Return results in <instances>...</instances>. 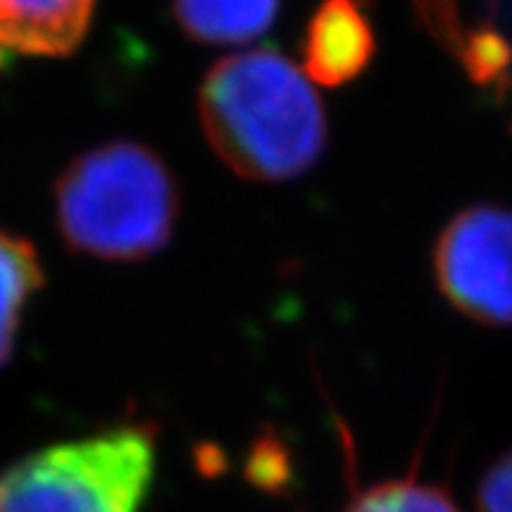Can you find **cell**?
Listing matches in <instances>:
<instances>
[{
  "label": "cell",
  "mask_w": 512,
  "mask_h": 512,
  "mask_svg": "<svg viewBox=\"0 0 512 512\" xmlns=\"http://www.w3.org/2000/svg\"><path fill=\"white\" fill-rule=\"evenodd\" d=\"M198 115L214 154L250 182L297 180L328 143L315 84L276 47L216 60L201 84Z\"/></svg>",
  "instance_id": "obj_1"
},
{
  "label": "cell",
  "mask_w": 512,
  "mask_h": 512,
  "mask_svg": "<svg viewBox=\"0 0 512 512\" xmlns=\"http://www.w3.org/2000/svg\"><path fill=\"white\" fill-rule=\"evenodd\" d=\"M55 216L73 253L136 263L172 240L180 188L154 149L120 138L78 154L63 169L55 182Z\"/></svg>",
  "instance_id": "obj_2"
},
{
  "label": "cell",
  "mask_w": 512,
  "mask_h": 512,
  "mask_svg": "<svg viewBox=\"0 0 512 512\" xmlns=\"http://www.w3.org/2000/svg\"><path fill=\"white\" fill-rule=\"evenodd\" d=\"M154 476V424H115L3 468L0 512H141Z\"/></svg>",
  "instance_id": "obj_3"
},
{
  "label": "cell",
  "mask_w": 512,
  "mask_h": 512,
  "mask_svg": "<svg viewBox=\"0 0 512 512\" xmlns=\"http://www.w3.org/2000/svg\"><path fill=\"white\" fill-rule=\"evenodd\" d=\"M435 279L450 305L481 325H512V208L466 206L435 242Z\"/></svg>",
  "instance_id": "obj_4"
},
{
  "label": "cell",
  "mask_w": 512,
  "mask_h": 512,
  "mask_svg": "<svg viewBox=\"0 0 512 512\" xmlns=\"http://www.w3.org/2000/svg\"><path fill=\"white\" fill-rule=\"evenodd\" d=\"M97 0H0V71L13 55L58 58L84 42Z\"/></svg>",
  "instance_id": "obj_5"
},
{
  "label": "cell",
  "mask_w": 512,
  "mask_h": 512,
  "mask_svg": "<svg viewBox=\"0 0 512 512\" xmlns=\"http://www.w3.org/2000/svg\"><path fill=\"white\" fill-rule=\"evenodd\" d=\"M305 68L312 84L344 86L364 73L375 52V32L357 0H323L307 24Z\"/></svg>",
  "instance_id": "obj_6"
},
{
  "label": "cell",
  "mask_w": 512,
  "mask_h": 512,
  "mask_svg": "<svg viewBox=\"0 0 512 512\" xmlns=\"http://www.w3.org/2000/svg\"><path fill=\"white\" fill-rule=\"evenodd\" d=\"M281 0H172L182 32L203 45H242L271 29Z\"/></svg>",
  "instance_id": "obj_7"
},
{
  "label": "cell",
  "mask_w": 512,
  "mask_h": 512,
  "mask_svg": "<svg viewBox=\"0 0 512 512\" xmlns=\"http://www.w3.org/2000/svg\"><path fill=\"white\" fill-rule=\"evenodd\" d=\"M42 284L45 268L37 247L0 229V367L11 359L26 305Z\"/></svg>",
  "instance_id": "obj_8"
},
{
  "label": "cell",
  "mask_w": 512,
  "mask_h": 512,
  "mask_svg": "<svg viewBox=\"0 0 512 512\" xmlns=\"http://www.w3.org/2000/svg\"><path fill=\"white\" fill-rule=\"evenodd\" d=\"M341 512H461L448 492L416 476L377 481L351 494Z\"/></svg>",
  "instance_id": "obj_9"
},
{
  "label": "cell",
  "mask_w": 512,
  "mask_h": 512,
  "mask_svg": "<svg viewBox=\"0 0 512 512\" xmlns=\"http://www.w3.org/2000/svg\"><path fill=\"white\" fill-rule=\"evenodd\" d=\"M476 507L479 512H512V448L481 476Z\"/></svg>",
  "instance_id": "obj_10"
}]
</instances>
